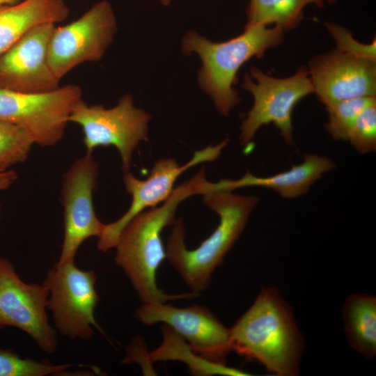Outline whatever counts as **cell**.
<instances>
[{
  "label": "cell",
  "mask_w": 376,
  "mask_h": 376,
  "mask_svg": "<svg viewBox=\"0 0 376 376\" xmlns=\"http://www.w3.org/2000/svg\"><path fill=\"white\" fill-rule=\"evenodd\" d=\"M116 30V16L107 0L95 3L76 20L55 26L49 42L47 58L56 78L61 80L83 63L102 59Z\"/></svg>",
  "instance_id": "9"
},
{
  "label": "cell",
  "mask_w": 376,
  "mask_h": 376,
  "mask_svg": "<svg viewBox=\"0 0 376 376\" xmlns=\"http://www.w3.org/2000/svg\"><path fill=\"white\" fill-rule=\"evenodd\" d=\"M55 26L53 23L35 26L0 55V88L44 93L60 86L47 58Z\"/></svg>",
  "instance_id": "14"
},
{
  "label": "cell",
  "mask_w": 376,
  "mask_h": 376,
  "mask_svg": "<svg viewBox=\"0 0 376 376\" xmlns=\"http://www.w3.org/2000/svg\"><path fill=\"white\" fill-rule=\"evenodd\" d=\"M337 0H249L246 9V25L273 24L284 31L298 26L304 18V9L309 4L323 8Z\"/></svg>",
  "instance_id": "20"
},
{
  "label": "cell",
  "mask_w": 376,
  "mask_h": 376,
  "mask_svg": "<svg viewBox=\"0 0 376 376\" xmlns=\"http://www.w3.org/2000/svg\"><path fill=\"white\" fill-rule=\"evenodd\" d=\"M134 317L147 326H169L196 354L211 362L225 364L231 352L229 329L205 306L178 308L166 303H143Z\"/></svg>",
  "instance_id": "13"
},
{
  "label": "cell",
  "mask_w": 376,
  "mask_h": 376,
  "mask_svg": "<svg viewBox=\"0 0 376 376\" xmlns=\"http://www.w3.org/2000/svg\"><path fill=\"white\" fill-rule=\"evenodd\" d=\"M19 0H0V6L16 3Z\"/></svg>",
  "instance_id": "27"
},
{
  "label": "cell",
  "mask_w": 376,
  "mask_h": 376,
  "mask_svg": "<svg viewBox=\"0 0 376 376\" xmlns=\"http://www.w3.org/2000/svg\"><path fill=\"white\" fill-rule=\"evenodd\" d=\"M81 97V88L75 84L44 93L0 88V119L23 129L34 144L53 146L63 139L72 110Z\"/></svg>",
  "instance_id": "8"
},
{
  "label": "cell",
  "mask_w": 376,
  "mask_h": 376,
  "mask_svg": "<svg viewBox=\"0 0 376 376\" xmlns=\"http://www.w3.org/2000/svg\"><path fill=\"white\" fill-rule=\"evenodd\" d=\"M70 363L54 364L47 359L23 358L13 350L0 348V376L70 375Z\"/></svg>",
  "instance_id": "21"
},
{
  "label": "cell",
  "mask_w": 376,
  "mask_h": 376,
  "mask_svg": "<svg viewBox=\"0 0 376 376\" xmlns=\"http://www.w3.org/2000/svg\"><path fill=\"white\" fill-rule=\"evenodd\" d=\"M376 101L374 97H359L344 100L327 107L328 120L325 129L335 140L347 141L355 119L367 106Z\"/></svg>",
  "instance_id": "23"
},
{
  "label": "cell",
  "mask_w": 376,
  "mask_h": 376,
  "mask_svg": "<svg viewBox=\"0 0 376 376\" xmlns=\"http://www.w3.org/2000/svg\"><path fill=\"white\" fill-rule=\"evenodd\" d=\"M283 39L284 31L277 26L245 25L242 34L221 42L189 31L183 37L182 49L185 54L194 52L201 58L199 86L219 113L226 116L240 102L233 86L241 66L253 57L263 58L267 49L279 45Z\"/></svg>",
  "instance_id": "4"
},
{
  "label": "cell",
  "mask_w": 376,
  "mask_h": 376,
  "mask_svg": "<svg viewBox=\"0 0 376 376\" xmlns=\"http://www.w3.org/2000/svg\"><path fill=\"white\" fill-rule=\"evenodd\" d=\"M163 340L155 350L147 354L146 362L178 360L188 366L194 375H246V373L211 362L196 354L189 345L169 326L162 324Z\"/></svg>",
  "instance_id": "19"
},
{
  "label": "cell",
  "mask_w": 376,
  "mask_h": 376,
  "mask_svg": "<svg viewBox=\"0 0 376 376\" xmlns=\"http://www.w3.org/2000/svg\"><path fill=\"white\" fill-rule=\"evenodd\" d=\"M347 141L361 154L376 150V101L358 115L350 130Z\"/></svg>",
  "instance_id": "24"
},
{
  "label": "cell",
  "mask_w": 376,
  "mask_h": 376,
  "mask_svg": "<svg viewBox=\"0 0 376 376\" xmlns=\"http://www.w3.org/2000/svg\"><path fill=\"white\" fill-rule=\"evenodd\" d=\"M307 69L313 93L325 107L347 99L376 95V61L335 49L311 58Z\"/></svg>",
  "instance_id": "15"
},
{
  "label": "cell",
  "mask_w": 376,
  "mask_h": 376,
  "mask_svg": "<svg viewBox=\"0 0 376 376\" xmlns=\"http://www.w3.org/2000/svg\"><path fill=\"white\" fill-rule=\"evenodd\" d=\"M335 163L328 157L304 154L302 163L275 175L256 176L247 171L238 180L224 179L214 182L219 189L234 191L245 187H262L276 191L285 198H295L308 192L323 175L335 169Z\"/></svg>",
  "instance_id": "16"
},
{
  "label": "cell",
  "mask_w": 376,
  "mask_h": 376,
  "mask_svg": "<svg viewBox=\"0 0 376 376\" xmlns=\"http://www.w3.org/2000/svg\"><path fill=\"white\" fill-rule=\"evenodd\" d=\"M150 120V113L136 107L130 94L120 97L109 109L90 106L81 99L69 116V123L82 129L86 152L93 153L100 146H114L120 154L123 173L130 171L133 152L140 142L148 140Z\"/></svg>",
  "instance_id": "7"
},
{
  "label": "cell",
  "mask_w": 376,
  "mask_h": 376,
  "mask_svg": "<svg viewBox=\"0 0 376 376\" xmlns=\"http://www.w3.org/2000/svg\"><path fill=\"white\" fill-rule=\"evenodd\" d=\"M33 144L23 129L0 119V171L25 162Z\"/></svg>",
  "instance_id": "22"
},
{
  "label": "cell",
  "mask_w": 376,
  "mask_h": 376,
  "mask_svg": "<svg viewBox=\"0 0 376 376\" xmlns=\"http://www.w3.org/2000/svg\"><path fill=\"white\" fill-rule=\"evenodd\" d=\"M345 335L352 349L366 359L376 354V297L350 295L342 308Z\"/></svg>",
  "instance_id": "18"
},
{
  "label": "cell",
  "mask_w": 376,
  "mask_h": 376,
  "mask_svg": "<svg viewBox=\"0 0 376 376\" xmlns=\"http://www.w3.org/2000/svg\"><path fill=\"white\" fill-rule=\"evenodd\" d=\"M17 178L18 175L14 170L0 171V191L12 187Z\"/></svg>",
  "instance_id": "26"
},
{
  "label": "cell",
  "mask_w": 376,
  "mask_h": 376,
  "mask_svg": "<svg viewBox=\"0 0 376 376\" xmlns=\"http://www.w3.org/2000/svg\"><path fill=\"white\" fill-rule=\"evenodd\" d=\"M230 331L231 351L279 376H295L304 348L291 308L274 287H263Z\"/></svg>",
  "instance_id": "2"
},
{
  "label": "cell",
  "mask_w": 376,
  "mask_h": 376,
  "mask_svg": "<svg viewBox=\"0 0 376 376\" xmlns=\"http://www.w3.org/2000/svg\"><path fill=\"white\" fill-rule=\"evenodd\" d=\"M228 143V139H226L216 146H209L196 151L192 158L182 166L174 158L159 159L155 162L149 175L144 180L136 178L130 171L124 172L125 188L132 196V203L127 212L118 219L104 224L97 243L98 250L105 253L114 248L122 229L132 218L166 201L182 173L198 164L216 160Z\"/></svg>",
  "instance_id": "12"
},
{
  "label": "cell",
  "mask_w": 376,
  "mask_h": 376,
  "mask_svg": "<svg viewBox=\"0 0 376 376\" xmlns=\"http://www.w3.org/2000/svg\"><path fill=\"white\" fill-rule=\"evenodd\" d=\"M203 196L205 205L219 217L217 227L198 247L189 250L185 242V224L179 218L172 225L166 246L169 263L191 290L200 294L210 286L213 272L239 239L260 201L257 196L217 189L214 182Z\"/></svg>",
  "instance_id": "3"
},
{
  "label": "cell",
  "mask_w": 376,
  "mask_h": 376,
  "mask_svg": "<svg viewBox=\"0 0 376 376\" xmlns=\"http://www.w3.org/2000/svg\"><path fill=\"white\" fill-rule=\"evenodd\" d=\"M325 26L333 38L337 50L359 58L376 61L375 38L369 44H363L354 38L352 33L340 24L327 22Z\"/></svg>",
  "instance_id": "25"
},
{
  "label": "cell",
  "mask_w": 376,
  "mask_h": 376,
  "mask_svg": "<svg viewBox=\"0 0 376 376\" xmlns=\"http://www.w3.org/2000/svg\"><path fill=\"white\" fill-rule=\"evenodd\" d=\"M70 10L64 0H24L0 6V55L38 25L61 22Z\"/></svg>",
  "instance_id": "17"
},
{
  "label": "cell",
  "mask_w": 376,
  "mask_h": 376,
  "mask_svg": "<svg viewBox=\"0 0 376 376\" xmlns=\"http://www.w3.org/2000/svg\"><path fill=\"white\" fill-rule=\"evenodd\" d=\"M99 173L98 163L88 152L64 173L61 190L64 233L58 263L75 261L83 242L91 237H99L103 230L104 224L95 214L93 198Z\"/></svg>",
  "instance_id": "10"
},
{
  "label": "cell",
  "mask_w": 376,
  "mask_h": 376,
  "mask_svg": "<svg viewBox=\"0 0 376 376\" xmlns=\"http://www.w3.org/2000/svg\"><path fill=\"white\" fill-rule=\"evenodd\" d=\"M209 185L205 178V169L202 168L192 178L174 189L161 206L140 212L120 233L114 247V260L129 279L142 303H166L200 296V293L191 290L180 294L166 293L158 288L156 275L157 269L166 259L161 237L163 229L175 223L176 210L181 202L194 195H203Z\"/></svg>",
  "instance_id": "1"
},
{
  "label": "cell",
  "mask_w": 376,
  "mask_h": 376,
  "mask_svg": "<svg viewBox=\"0 0 376 376\" xmlns=\"http://www.w3.org/2000/svg\"><path fill=\"white\" fill-rule=\"evenodd\" d=\"M49 290L42 284L27 283L14 265L0 256V329L17 328L47 354L57 348V331L47 317Z\"/></svg>",
  "instance_id": "11"
},
{
  "label": "cell",
  "mask_w": 376,
  "mask_h": 376,
  "mask_svg": "<svg viewBox=\"0 0 376 376\" xmlns=\"http://www.w3.org/2000/svg\"><path fill=\"white\" fill-rule=\"evenodd\" d=\"M96 281L93 269H80L75 261L57 262L48 270L42 283L49 290L47 309L61 336L90 340L95 329L103 333L95 318Z\"/></svg>",
  "instance_id": "6"
},
{
  "label": "cell",
  "mask_w": 376,
  "mask_h": 376,
  "mask_svg": "<svg viewBox=\"0 0 376 376\" xmlns=\"http://www.w3.org/2000/svg\"><path fill=\"white\" fill-rule=\"evenodd\" d=\"M159 1L165 6H169L172 1V0H159Z\"/></svg>",
  "instance_id": "28"
},
{
  "label": "cell",
  "mask_w": 376,
  "mask_h": 376,
  "mask_svg": "<svg viewBox=\"0 0 376 376\" xmlns=\"http://www.w3.org/2000/svg\"><path fill=\"white\" fill-rule=\"evenodd\" d=\"M0 212H1V204H0ZM0 218H1V215H0Z\"/></svg>",
  "instance_id": "29"
},
{
  "label": "cell",
  "mask_w": 376,
  "mask_h": 376,
  "mask_svg": "<svg viewBox=\"0 0 376 376\" xmlns=\"http://www.w3.org/2000/svg\"><path fill=\"white\" fill-rule=\"evenodd\" d=\"M242 88L251 93L253 104L240 127L241 144L250 146L262 126L274 123L285 143L292 145V111L313 93L308 69L301 66L293 75L277 78L252 67L250 74L244 75Z\"/></svg>",
  "instance_id": "5"
}]
</instances>
